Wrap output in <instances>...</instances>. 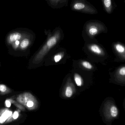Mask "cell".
<instances>
[{
  "instance_id": "e0dca14e",
  "label": "cell",
  "mask_w": 125,
  "mask_h": 125,
  "mask_svg": "<svg viewBox=\"0 0 125 125\" xmlns=\"http://www.w3.org/2000/svg\"><path fill=\"white\" fill-rule=\"evenodd\" d=\"M19 116V112L18 111H16L14 112L12 114V116L11 117L10 119L9 122H11L12 121H14L17 119Z\"/></svg>"
},
{
  "instance_id": "4fadbf2b",
  "label": "cell",
  "mask_w": 125,
  "mask_h": 125,
  "mask_svg": "<svg viewBox=\"0 0 125 125\" xmlns=\"http://www.w3.org/2000/svg\"><path fill=\"white\" fill-rule=\"evenodd\" d=\"M74 80L76 86L78 87L82 86L83 85V79L81 76L78 73L74 74Z\"/></svg>"
},
{
  "instance_id": "8fae6325",
  "label": "cell",
  "mask_w": 125,
  "mask_h": 125,
  "mask_svg": "<svg viewBox=\"0 0 125 125\" xmlns=\"http://www.w3.org/2000/svg\"><path fill=\"white\" fill-rule=\"evenodd\" d=\"M11 92V90L6 85L0 84V95H4L9 94Z\"/></svg>"
},
{
  "instance_id": "9c48e42d",
  "label": "cell",
  "mask_w": 125,
  "mask_h": 125,
  "mask_svg": "<svg viewBox=\"0 0 125 125\" xmlns=\"http://www.w3.org/2000/svg\"><path fill=\"white\" fill-rule=\"evenodd\" d=\"M12 114V111L8 109L0 110V125L4 124L6 122H9Z\"/></svg>"
},
{
  "instance_id": "3957f363",
  "label": "cell",
  "mask_w": 125,
  "mask_h": 125,
  "mask_svg": "<svg viewBox=\"0 0 125 125\" xmlns=\"http://www.w3.org/2000/svg\"><path fill=\"white\" fill-rule=\"evenodd\" d=\"M103 114L106 120L111 122L117 118L119 112L114 103L112 101L108 100L104 103Z\"/></svg>"
},
{
  "instance_id": "ba28073f",
  "label": "cell",
  "mask_w": 125,
  "mask_h": 125,
  "mask_svg": "<svg viewBox=\"0 0 125 125\" xmlns=\"http://www.w3.org/2000/svg\"><path fill=\"white\" fill-rule=\"evenodd\" d=\"M33 38L32 34L30 32L21 40L18 51L17 57L25 56V54L31 45Z\"/></svg>"
},
{
  "instance_id": "6da1fadb",
  "label": "cell",
  "mask_w": 125,
  "mask_h": 125,
  "mask_svg": "<svg viewBox=\"0 0 125 125\" xmlns=\"http://www.w3.org/2000/svg\"><path fill=\"white\" fill-rule=\"evenodd\" d=\"M61 34L59 31L51 35L42 45L40 50L30 59L28 68L31 69L36 67L42 62L47 54L61 40Z\"/></svg>"
},
{
  "instance_id": "7a4b0ae2",
  "label": "cell",
  "mask_w": 125,
  "mask_h": 125,
  "mask_svg": "<svg viewBox=\"0 0 125 125\" xmlns=\"http://www.w3.org/2000/svg\"><path fill=\"white\" fill-rule=\"evenodd\" d=\"M30 32L26 29L18 28L7 33L5 37V45L10 55L17 57L21 40Z\"/></svg>"
},
{
  "instance_id": "5bb4252c",
  "label": "cell",
  "mask_w": 125,
  "mask_h": 125,
  "mask_svg": "<svg viewBox=\"0 0 125 125\" xmlns=\"http://www.w3.org/2000/svg\"><path fill=\"white\" fill-rule=\"evenodd\" d=\"M81 65L84 68L88 70H92L94 69V66L90 62L87 61H83L82 62Z\"/></svg>"
},
{
  "instance_id": "5b68a950",
  "label": "cell",
  "mask_w": 125,
  "mask_h": 125,
  "mask_svg": "<svg viewBox=\"0 0 125 125\" xmlns=\"http://www.w3.org/2000/svg\"><path fill=\"white\" fill-rule=\"evenodd\" d=\"M112 51L115 56L114 61L125 62V45L119 42H113L112 45Z\"/></svg>"
},
{
  "instance_id": "9a60e30c",
  "label": "cell",
  "mask_w": 125,
  "mask_h": 125,
  "mask_svg": "<svg viewBox=\"0 0 125 125\" xmlns=\"http://www.w3.org/2000/svg\"><path fill=\"white\" fill-rule=\"evenodd\" d=\"M73 90L70 86H68L65 89V95L67 98H70L73 94Z\"/></svg>"
},
{
  "instance_id": "2e32d148",
  "label": "cell",
  "mask_w": 125,
  "mask_h": 125,
  "mask_svg": "<svg viewBox=\"0 0 125 125\" xmlns=\"http://www.w3.org/2000/svg\"><path fill=\"white\" fill-rule=\"evenodd\" d=\"M62 53H59L57 54L54 56L53 57V61L55 63H58L62 60L63 57Z\"/></svg>"
},
{
  "instance_id": "7c38bea8",
  "label": "cell",
  "mask_w": 125,
  "mask_h": 125,
  "mask_svg": "<svg viewBox=\"0 0 125 125\" xmlns=\"http://www.w3.org/2000/svg\"><path fill=\"white\" fill-rule=\"evenodd\" d=\"M85 7H86V4L82 2H76L73 6V9L77 11H83Z\"/></svg>"
},
{
  "instance_id": "52a82bcc",
  "label": "cell",
  "mask_w": 125,
  "mask_h": 125,
  "mask_svg": "<svg viewBox=\"0 0 125 125\" xmlns=\"http://www.w3.org/2000/svg\"><path fill=\"white\" fill-rule=\"evenodd\" d=\"M89 50L99 61H104L108 58V55L106 51L98 44L96 43L90 44L89 45Z\"/></svg>"
},
{
  "instance_id": "8992f818",
  "label": "cell",
  "mask_w": 125,
  "mask_h": 125,
  "mask_svg": "<svg viewBox=\"0 0 125 125\" xmlns=\"http://www.w3.org/2000/svg\"><path fill=\"white\" fill-rule=\"evenodd\" d=\"M111 80L120 84H125V64L117 67L113 72L110 73Z\"/></svg>"
},
{
  "instance_id": "d6986e66",
  "label": "cell",
  "mask_w": 125,
  "mask_h": 125,
  "mask_svg": "<svg viewBox=\"0 0 125 125\" xmlns=\"http://www.w3.org/2000/svg\"><path fill=\"white\" fill-rule=\"evenodd\" d=\"M1 66V62L0 61V67Z\"/></svg>"
},
{
  "instance_id": "30bf717a",
  "label": "cell",
  "mask_w": 125,
  "mask_h": 125,
  "mask_svg": "<svg viewBox=\"0 0 125 125\" xmlns=\"http://www.w3.org/2000/svg\"><path fill=\"white\" fill-rule=\"evenodd\" d=\"M104 9L108 14H111L114 11V6L111 0H103Z\"/></svg>"
},
{
  "instance_id": "277c9868",
  "label": "cell",
  "mask_w": 125,
  "mask_h": 125,
  "mask_svg": "<svg viewBox=\"0 0 125 125\" xmlns=\"http://www.w3.org/2000/svg\"><path fill=\"white\" fill-rule=\"evenodd\" d=\"M108 31V28L105 24L98 21L92 22L87 28V34L92 37L100 33H107Z\"/></svg>"
},
{
  "instance_id": "ac0fdd59",
  "label": "cell",
  "mask_w": 125,
  "mask_h": 125,
  "mask_svg": "<svg viewBox=\"0 0 125 125\" xmlns=\"http://www.w3.org/2000/svg\"><path fill=\"white\" fill-rule=\"evenodd\" d=\"M11 101L10 100H6L5 102V106L7 108H10L11 106Z\"/></svg>"
}]
</instances>
